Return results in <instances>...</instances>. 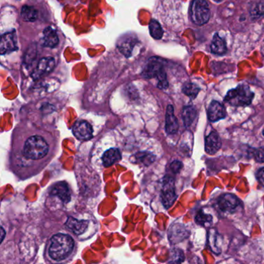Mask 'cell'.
<instances>
[{
    "mask_svg": "<svg viewBox=\"0 0 264 264\" xmlns=\"http://www.w3.org/2000/svg\"><path fill=\"white\" fill-rule=\"evenodd\" d=\"M73 239L68 235L58 233L53 236L51 240L49 255L56 261H61L66 259L74 249Z\"/></svg>",
    "mask_w": 264,
    "mask_h": 264,
    "instance_id": "1",
    "label": "cell"
},
{
    "mask_svg": "<svg viewBox=\"0 0 264 264\" xmlns=\"http://www.w3.org/2000/svg\"><path fill=\"white\" fill-rule=\"evenodd\" d=\"M49 152L48 142L41 135H33L26 141L24 146V154L27 159L39 160Z\"/></svg>",
    "mask_w": 264,
    "mask_h": 264,
    "instance_id": "2",
    "label": "cell"
},
{
    "mask_svg": "<svg viewBox=\"0 0 264 264\" xmlns=\"http://www.w3.org/2000/svg\"><path fill=\"white\" fill-rule=\"evenodd\" d=\"M253 97L254 94L250 88L247 85L242 84L235 89L230 90L225 97V101L235 107H244L251 104Z\"/></svg>",
    "mask_w": 264,
    "mask_h": 264,
    "instance_id": "3",
    "label": "cell"
},
{
    "mask_svg": "<svg viewBox=\"0 0 264 264\" xmlns=\"http://www.w3.org/2000/svg\"><path fill=\"white\" fill-rule=\"evenodd\" d=\"M190 17L193 24L202 26L210 18V9L206 0H192L190 6Z\"/></svg>",
    "mask_w": 264,
    "mask_h": 264,
    "instance_id": "4",
    "label": "cell"
},
{
    "mask_svg": "<svg viewBox=\"0 0 264 264\" xmlns=\"http://www.w3.org/2000/svg\"><path fill=\"white\" fill-rule=\"evenodd\" d=\"M174 182L171 178H167L163 182L161 192L162 203L166 209L171 207L176 200Z\"/></svg>",
    "mask_w": 264,
    "mask_h": 264,
    "instance_id": "5",
    "label": "cell"
},
{
    "mask_svg": "<svg viewBox=\"0 0 264 264\" xmlns=\"http://www.w3.org/2000/svg\"><path fill=\"white\" fill-rule=\"evenodd\" d=\"M55 67V60L53 57H44L39 61L37 67L33 71L32 77L35 80H38L53 71Z\"/></svg>",
    "mask_w": 264,
    "mask_h": 264,
    "instance_id": "6",
    "label": "cell"
},
{
    "mask_svg": "<svg viewBox=\"0 0 264 264\" xmlns=\"http://www.w3.org/2000/svg\"><path fill=\"white\" fill-rule=\"evenodd\" d=\"M73 133L79 140H88L93 135V130L89 123L85 120H80L74 125Z\"/></svg>",
    "mask_w": 264,
    "mask_h": 264,
    "instance_id": "7",
    "label": "cell"
},
{
    "mask_svg": "<svg viewBox=\"0 0 264 264\" xmlns=\"http://www.w3.org/2000/svg\"><path fill=\"white\" fill-rule=\"evenodd\" d=\"M163 72L164 70L163 64L160 60L157 58H152L143 70L142 75L146 78H153L154 77H159Z\"/></svg>",
    "mask_w": 264,
    "mask_h": 264,
    "instance_id": "8",
    "label": "cell"
},
{
    "mask_svg": "<svg viewBox=\"0 0 264 264\" xmlns=\"http://www.w3.org/2000/svg\"><path fill=\"white\" fill-rule=\"evenodd\" d=\"M18 49L17 44V37L14 33H8L2 35L0 43V52L1 54L11 53Z\"/></svg>",
    "mask_w": 264,
    "mask_h": 264,
    "instance_id": "9",
    "label": "cell"
},
{
    "mask_svg": "<svg viewBox=\"0 0 264 264\" xmlns=\"http://www.w3.org/2000/svg\"><path fill=\"white\" fill-rule=\"evenodd\" d=\"M218 203L222 211L232 213L238 208L239 200L233 194H224L219 198Z\"/></svg>",
    "mask_w": 264,
    "mask_h": 264,
    "instance_id": "10",
    "label": "cell"
},
{
    "mask_svg": "<svg viewBox=\"0 0 264 264\" xmlns=\"http://www.w3.org/2000/svg\"><path fill=\"white\" fill-rule=\"evenodd\" d=\"M226 111L224 106L218 101H212L209 105L208 109V117L211 122H215L218 120L226 118Z\"/></svg>",
    "mask_w": 264,
    "mask_h": 264,
    "instance_id": "11",
    "label": "cell"
},
{
    "mask_svg": "<svg viewBox=\"0 0 264 264\" xmlns=\"http://www.w3.org/2000/svg\"><path fill=\"white\" fill-rule=\"evenodd\" d=\"M221 144L222 142L218 133L216 131H212L206 137L205 145L206 153L209 155H214L221 148Z\"/></svg>",
    "mask_w": 264,
    "mask_h": 264,
    "instance_id": "12",
    "label": "cell"
},
{
    "mask_svg": "<svg viewBox=\"0 0 264 264\" xmlns=\"http://www.w3.org/2000/svg\"><path fill=\"white\" fill-rule=\"evenodd\" d=\"M179 128L178 119L174 115V108L172 105L167 106L166 112L165 129L168 135L176 133Z\"/></svg>",
    "mask_w": 264,
    "mask_h": 264,
    "instance_id": "13",
    "label": "cell"
},
{
    "mask_svg": "<svg viewBox=\"0 0 264 264\" xmlns=\"http://www.w3.org/2000/svg\"><path fill=\"white\" fill-rule=\"evenodd\" d=\"M52 195L58 197L64 203H68L71 199L69 187L65 182H59L52 189Z\"/></svg>",
    "mask_w": 264,
    "mask_h": 264,
    "instance_id": "14",
    "label": "cell"
},
{
    "mask_svg": "<svg viewBox=\"0 0 264 264\" xmlns=\"http://www.w3.org/2000/svg\"><path fill=\"white\" fill-rule=\"evenodd\" d=\"M88 224V221L78 220L72 217H69L65 223V226L70 230L76 233V235H81L87 230Z\"/></svg>",
    "mask_w": 264,
    "mask_h": 264,
    "instance_id": "15",
    "label": "cell"
},
{
    "mask_svg": "<svg viewBox=\"0 0 264 264\" xmlns=\"http://www.w3.org/2000/svg\"><path fill=\"white\" fill-rule=\"evenodd\" d=\"M43 43L44 47L54 48L59 43L58 37L55 30L52 27H47L43 32Z\"/></svg>",
    "mask_w": 264,
    "mask_h": 264,
    "instance_id": "16",
    "label": "cell"
},
{
    "mask_svg": "<svg viewBox=\"0 0 264 264\" xmlns=\"http://www.w3.org/2000/svg\"><path fill=\"white\" fill-rule=\"evenodd\" d=\"M121 159V154L117 148H110L105 152L103 156V162L105 167H109L119 162Z\"/></svg>",
    "mask_w": 264,
    "mask_h": 264,
    "instance_id": "17",
    "label": "cell"
},
{
    "mask_svg": "<svg viewBox=\"0 0 264 264\" xmlns=\"http://www.w3.org/2000/svg\"><path fill=\"white\" fill-rule=\"evenodd\" d=\"M211 50L213 53L217 55H223L226 53V43L217 33L213 37L211 44Z\"/></svg>",
    "mask_w": 264,
    "mask_h": 264,
    "instance_id": "18",
    "label": "cell"
},
{
    "mask_svg": "<svg viewBox=\"0 0 264 264\" xmlns=\"http://www.w3.org/2000/svg\"><path fill=\"white\" fill-rule=\"evenodd\" d=\"M136 44V40L132 37H128V38L123 39L121 42H119V49L122 53L125 55L126 57H129L132 53L134 45Z\"/></svg>",
    "mask_w": 264,
    "mask_h": 264,
    "instance_id": "19",
    "label": "cell"
},
{
    "mask_svg": "<svg viewBox=\"0 0 264 264\" xmlns=\"http://www.w3.org/2000/svg\"><path fill=\"white\" fill-rule=\"evenodd\" d=\"M38 12L33 6H24L21 9V17L26 22H34L37 19Z\"/></svg>",
    "mask_w": 264,
    "mask_h": 264,
    "instance_id": "20",
    "label": "cell"
},
{
    "mask_svg": "<svg viewBox=\"0 0 264 264\" xmlns=\"http://www.w3.org/2000/svg\"><path fill=\"white\" fill-rule=\"evenodd\" d=\"M197 116V111L193 107H185L182 111V119L184 124L188 128L195 120Z\"/></svg>",
    "mask_w": 264,
    "mask_h": 264,
    "instance_id": "21",
    "label": "cell"
},
{
    "mask_svg": "<svg viewBox=\"0 0 264 264\" xmlns=\"http://www.w3.org/2000/svg\"><path fill=\"white\" fill-rule=\"evenodd\" d=\"M149 29L151 37L155 40H160L163 37V32L160 24L155 20H152L149 24Z\"/></svg>",
    "mask_w": 264,
    "mask_h": 264,
    "instance_id": "22",
    "label": "cell"
},
{
    "mask_svg": "<svg viewBox=\"0 0 264 264\" xmlns=\"http://www.w3.org/2000/svg\"><path fill=\"white\" fill-rule=\"evenodd\" d=\"M182 91H183L185 95H187L188 97H191V98H195L198 94L199 93V91H200V88H198L196 84H193V83H186L183 86Z\"/></svg>",
    "mask_w": 264,
    "mask_h": 264,
    "instance_id": "23",
    "label": "cell"
},
{
    "mask_svg": "<svg viewBox=\"0 0 264 264\" xmlns=\"http://www.w3.org/2000/svg\"><path fill=\"white\" fill-rule=\"evenodd\" d=\"M250 14L254 18L264 17V2H260L252 6Z\"/></svg>",
    "mask_w": 264,
    "mask_h": 264,
    "instance_id": "24",
    "label": "cell"
},
{
    "mask_svg": "<svg viewBox=\"0 0 264 264\" xmlns=\"http://www.w3.org/2000/svg\"><path fill=\"white\" fill-rule=\"evenodd\" d=\"M195 219H196V222H198V224L205 225L208 222H211L212 217L210 215L205 214L203 212L201 211L197 214Z\"/></svg>",
    "mask_w": 264,
    "mask_h": 264,
    "instance_id": "25",
    "label": "cell"
},
{
    "mask_svg": "<svg viewBox=\"0 0 264 264\" xmlns=\"http://www.w3.org/2000/svg\"><path fill=\"white\" fill-rule=\"evenodd\" d=\"M184 261V254L181 250H174L169 264H180Z\"/></svg>",
    "mask_w": 264,
    "mask_h": 264,
    "instance_id": "26",
    "label": "cell"
},
{
    "mask_svg": "<svg viewBox=\"0 0 264 264\" xmlns=\"http://www.w3.org/2000/svg\"><path fill=\"white\" fill-rule=\"evenodd\" d=\"M253 156L255 157L257 162H261V163L264 162V146L253 151Z\"/></svg>",
    "mask_w": 264,
    "mask_h": 264,
    "instance_id": "27",
    "label": "cell"
},
{
    "mask_svg": "<svg viewBox=\"0 0 264 264\" xmlns=\"http://www.w3.org/2000/svg\"><path fill=\"white\" fill-rule=\"evenodd\" d=\"M182 167H183V165H182V162H179V161H174L171 164V171L174 172V174H177L181 171Z\"/></svg>",
    "mask_w": 264,
    "mask_h": 264,
    "instance_id": "28",
    "label": "cell"
},
{
    "mask_svg": "<svg viewBox=\"0 0 264 264\" xmlns=\"http://www.w3.org/2000/svg\"><path fill=\"white\" fill-rule=\"evenodd\" d=\"M257 178L259 182L264 186V168H262L261 169L257 171Z\"/></svg>",
    "mask_w": 264,
    "mask_h": 264,
    "instance_id": "29",
    "label": "cell"
},
{
    "mask_svg": "<svg viewBox=\"0 0 264 264\" xmlns=\"http://www.w3.org/2000/svg\"><path fill=\"white\" fill-rule=\"evenodd\" d=\"M1 230H2V238H1V240H3V237H4V230H3V229H1Z\"/></svg>",
    "mask_w": 264,
    "mask_h": 264,
    "instance_id": "30",
    "label": "cell"
},
{
    "mask_svg": "<svg viewBox=\"0 0 264 264\" xmlns=\"http://www.w3.org/2000/svg\"><path fill=\"white\" fill-rule=\"evenodd\" d=\"M216 2H220V1H222V0H215Z\"/></svg>",
    "mask_w": 264,
    "mask_h": 264,
    "instance_id": "31",
    "label": "cell"
},
{
    "mask_svg": "<svg viewBox=\"0 0 264 264\" xmlns=\"http://www.w3.org/2000/svg\"><path fill=\"white\" fill-rule=\"evenodd\" d=\"M263 135H264V131H263Z\"/></svg>",
    "mask_w": 264,
    "mask_h": 264,
    "instance_id": "32",
    "label": "cell"
}]
</instances>
